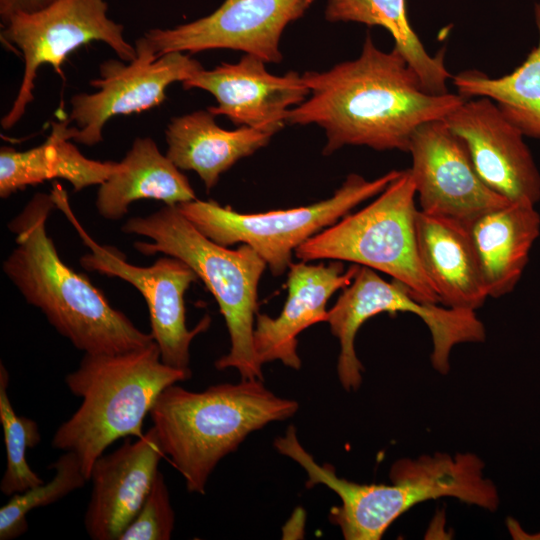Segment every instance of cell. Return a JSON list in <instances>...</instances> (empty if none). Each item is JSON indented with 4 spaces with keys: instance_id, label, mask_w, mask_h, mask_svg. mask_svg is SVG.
I'll return each instance as SVG.
<instances>
[{
    "instance_id": "obj_1",
    "label": "cell",
    "mask_w": 540,
    "mask_h": 540,
    "mask_svg": "<svg viewBox=\"0 0 540 540\" xmlns=\"http://www.w3.org/2000/svg\"><path fill=\"white\" fill-rule=\"evenodd\" d=\"M302 77L309 98L288 110L286 124L322 127L324 155L346 145L408 152L420 125L444 119L465 100L428 92L402 54L379 49L370 34L356 59Z\"/></svg>"
},
{
    "instance_id": "obj_2",
    "label": "cell",
    "mask_w": 540,
    "mask_h": 540,
    "mask_svg": "<svg viewBox=\"0 0 540 540\" xmlns=\"http://www.w3.org/2000/svg\"><path fill=\"white\" fill-rule=\"evenodd\" d=\"M56 208L50 194L36 193L9 223L16 246L3 261V272L26 302L41 310L56 331L87 354H115L154 341L86 276L60 258L46 231Z\"/></svg>"
},
{
    "instance_id": "obj_3",
    "label": "cell",
    "mask_w": 540,
    "mask_h": 540,
    "mask_svg": "<svg viewBox=\"0 0 540 540\" xmlns=\"http://www.w3.org/2000/svg\"><path fill=\"white\" fill-rule=\"evenodd\" d=\"M274 446L305 470L307 488L323 484L339 496L341 505L330 510L329 520L346 540H379L399 516L430 499L454 497L492 512L499 505L497 489L484 478V463L474 454L403 458L390 469L391 484H359L338 477L331 465L317 463L298 441L294 426Z\"/></svg>"
},
{
    "instance_id": "obj_4",
    "label": "cell",
    "mask_w": 540,
    "mask_h": 540,
    "mask_svg": "<svg viewBox=\"0 0 540 540\" xmlns=\"http://www.w3.org/2000/svg\"><path fill=\"white\" fill-rule=\"evenodd\" d=\"M296 401L276 396L263 380L242 379L194 392L172 384L150 417L160 446L189 492L205 494L209 476L227 454L265 425L292 417Z\"/></svg>"
},
{
    "instance_id": "obj_5",
    "label": "cell",
    "mask_w": 540,
    "mask_h": 540,
    "mask_svg": "<svg viewBox=\"0 0 540 540\" xmlns=\"http://www.w3.org/2000/svg\"><path fill=\"white\" fill-rule=\"evenodd\" d=\"M190 377L162 362L155 341L121 353H84L79 367L65 377L81 404L57 428L52 446L74 453L89 481L106 448L118 439L142 436L144 419L160 393Z\"/></svg>"
},
{
    "instance_id": "obj_6",
    "label": "cell",
    "mask_w": 540,
    "mask_h": 540,
    "mask_svg": "<svg viewBox=\"0 0 540 540\" xmlns=\"http://www.w3.org/2000/svg\"><path fill=\"white\" fill-rule=\"evenodd\" d=\"M121 229L151 240L134 242V248L141 254L162 253L185 262L214 296L231 342L229 352L216 360L215 367L234 368L241 379L263 380L253 339L257 289L267 266L261 256L247 244L229 249L213 242L176 205L130 218Z\"/></svg>"
},
{
    "instance_id": "obj_7",
    "label": "cell",
    "mask_w": 540,
    "mask_h": 540,
    "mask_svg": "<svg viewBox=\"0 0 540 540\" xmlns=\"http://www.w3.org/2000/svg\"><path fill=\"white\" fill-rule=\"evenodd\" d=\"M416 197L410 170L401 171L371 203L312 236L294 253L300 261H347L383 272L420 301L439 304L418 255Z\"/></svg>"
},
{
    "instance_id": "obj_8",
    "label": "cell",
    "mask_w": 540,
    "mask_h": 540,
    "mask_svg": "<svg viewBox=\"0 0 540 540\" xmlns=\"http://www.w3.org/2000/svg\"><path fill=\"white\" fill-rule=\"evenodd\" d=\"M401 171L374 179L349 174L333 196L320 202L261 213H239L217 202L195 199L177 204L178 210L206 237L228 247H252L279 276L289 269L293 251L312 236L335 224L356 206L380 194Z\"/></svg>"
},
{
    "instance_id": "obj_9",
    "label": "cell",
    "mask_w": 540,
    "mask_h": 540,
    "mask_svg": "<svg viewBox=\"0 0 540 540\" xmlns=\"http://www.w3.org/2000/svg\"><path fill=\"white\" fill-rule=\"evenodd\" d=\"M105 0H56L31 13H17L1 25V40L17 48L23 57L24 73L17 96L2 118L11 129L33 101L39 68L49 64L62 74L61 66L75 49L93 41L108 45L124 62L137 57L136 47L126 41L124 27L107 15Z\"/></svg>"
},
{
    "instance_id": "obj_10",
    "label": "cell",
    "mask_w": 540,
    "mask_h": 540,
    "mask_svg": "<svg viewBox=\"0 0 540 540\" xmlns=\"http://www.w3.org/2000/svg\"><path fill=\"white\" fill-rule=\"evenodd\" d=\"M384 312H409L424 321L432 336L431 363L442 374L449 371L455 345L483 342L486 338L485 327L475 311L420 301L401 283L388 282L375 270L359 266L350 285L328 310L326 322L340 344L339 373L351 376L362 369L354 347L356 334L365 321Z\"/></svg>"
},
{
    "instance_id": "obj_11",
    "label": "cell",
    "mask_w": 540,
    "mask_h": 540,
    "mask_svg": "<svg viewBox=\"0 0 540 540\" xmlns=\"http://www.w3.org/2000/svg\"><path fill=\"white\" fill-rule=\"evenodd\" d=\"M50 195L56 208L62 211L89 249L80 258V265L85 270L117 277L134 286L146 301L150 333L160 349L162 362L191 373L190 344L210 325V318L206 316L193 329L186 326L184 295L197 280L196 273L182 260L167 255L158 258L151 266L130 264L118 249L97 243L87 233L71 209L67 192L59 183L53 184Z\"/></svg>"
},
{
    "instance_id": "obj_12",
    "label": "cell",
    "mask_w": 540,
    "mask_h": 540,
    "mask_svg": "<svg viewBox=\"0 0 540 540\" xmlns=\"http://www.w3.org/2000/svg\"><path fill=\"white\" fill-rule=\"evenodd\" d=\"M135 47L137 57L131 62L109 59L100 64V77L90 81L96 92L72 96L67 118L71 141L87 146L101 142L103 127L112 117L160 105L171 84L182 83L203 68L183 52L157 57L144 36Z\"/></svg>"
},
{
    "instance_id": "obj_13",
    "label": "cell",
    "mask_w": 540,
    "mask_h": 540,
    "mask_svg": "<svg viewBox=\"0 0 540 540\" xmlns=\"http://www.w3.org/2000/svg\"><path fill=\"white\" fill-rule=\"evenodd\" d=\"M315 0H225L210 15L173 28H153L143 36L157 57L170 52L232 49L265 63H279L281 35Z\"/></svg>"
},
{
    "instance_id": "obj_14",
    "label": "cell",
    "mask_w": 540,
    "mask_h": 540,
    "mask_svg": "<svg viewBox=\"0 0 540 540\" xmlns=\"http://www.w3.org/2000/svg\"><path fill=\"white\" fill-rule=\"evenodd\" d=\"M408 152L419 209L424 212L469 225L481 214L510 202L481 180L464 141L444 119L420 125Z\"/></svg>"
},
{
    "instance_id": "obj_15",
    "label": "cell",
    "mask_w": 540,
    "mask_h": 540,
    "mask_svg": "<svg viewBox=\"0 0 540 540\" xmlns=\"http://www.w3.org/2000/svg\"><path fill=\"white\" fill-rule=\"evenodd\" d=\"M465 143L473 166L492 191L510 202L540 200V172L524 135L487 97L465 99L444 118Z\"/></svg>"
},
{
    "instance_id": "obj_16",
    "label": "cell",
    "mask_w": 540,
    "mask_h": 540,
    "mask_svg": "<svg viewBox=\"0 0 540 540\" xmlns=\"http://www.w3.org/2000/svg\"><path fill=\"white\" fill-rule=\"evenodd\" d=\"M182 86L211 93L217 101L216 106L208 108L213 115H224L235 125L273 134L286 124L290 107L310 95L302 75L295 71L273 75L262 59L251 54H245L235 64L222 63L212 70L202 68Z\"/></svg>"
},
{
    "instance_id": "obj_17",
    "label": "cell",
    "mask_w": 540,
    "mask_h": 540,
    "mask_svg": "<svg viewBox=\"0 0 540 540\" xmlns=\"http://www.w3.org/2000/svg\"><path fill=\"white\" fill-rule=\"evenodd\" d=\"M165 456L151 427L135 441L100 456L89 481L92 491L84 526L93 540H119L144 503Z\"/></svg>"
},
{
    "instance_id": "obj_18",
    "label": "cell",
    "mask_w": 540,
    "mask_h": 540,
    "mask_svg": "<svg viewBox=\"0 0 540 540\" xmlns=\"http://www.w3.org/2000/svg\"><path fill=\"white\" fill-rule=\"evenodd\" d=\"M360 265L353 264L347 271L341 261L309 264L291 263L288 274V296L280 315L276 318L256 315L254 348L263 365L275 360L298 370L301 360L297 354V336L318 322H326V305L339 289L352 282Z\"/></svg>"
},
{
    "instance_id": "obj_19",
    "label": "cell",
    "mask_w": 540,
    "mask_h": 540,
    "mask_svg": "<svg viewBox=\"0 0 540 540\" xmlns=\"http://www.w3.org/2000/svg\"><path fill=\"white\" fill-rule=\"evenodd\" d=\"M417 249L423 270L445 307L472 310L488 297L467 224L418 209Z\"/></svg>"
},
{
    "instance_id": "obj_20",
    "label": "cell",
    "mask_w": 540,
    "mask_h": 540,
    "mask_svg": "<svg viewBox=\"0 0 540 540\" xmlns=\"http://www.w3.org/2000/svg\"><path fill=\"white\" fill-rule=\"evenodd\" d=\"M208 109L173 117L165 130L167 157L182 170L195 171L209 192L237 161L266 146L271 132L240 126L225 130Z\"/></svg>"
},
{
    "instance_id": "obj_21",
    "label": "cell",
    "mask_w": 540,
    "mask_h": 540,
    "mask_svg": "<svg viewBox=\"0 0 540 540\" xmlns=\"http://www.w3.org/2000/svg\"><path fill=\"white\" fill-rule=\"evenodd\" d=\"M488 297L513 291L540 234L535 205L508 202L487 211L469 225Z\"/></svg>"
},
{
    "instance_id": "obj_22",
    "label": "cell",
    "mask_w": 540,
    "mask_h": 540,
    "mask_svg": "<svg viewBox=\"0 0 540 540\" xmlns=\"http://www.w3.org/2000/svg\"><path fill=\"white\" fill-rule=\"evenodd\" d=\"M119 164L97 192L96 209L106 219L122 218L137 200L154 199L173 206L197 199L188 178L150 137L136 138Z\"/></svg>"
},
{
    "instance_id": "obj_23",
    "label": "cell",
    "mask_w": 540,
    "mask_h": 540,
    "mask_svg": "<svg viewBox=\"0 0 540 540\" xmlns=\"http://www.w3.org/2000/svg\"><path fill=\"white\" fill-rule=\"evenodd\" d=\"M68 126L67 120L53 122L46 141L26 151L1 147V198L52 179H64L74 191H80L102 184L119 168V162H101L84 156L71 142Z\"/></svg>"
},
{
    "instance_id": "obj_24",
    "label": "cell",
    "mask_w": 540,
    "mask_h": 540,
    "mask_svg": "<svg viewBox=\"0 0 540 540\" xmlns=\"http://www.w3.org/2000/svg\"><path fill=\"white\" fill-rule=\"evenodd\" d=\"M325 18L330 22L383 27L428 92H449L447 81L453 76L444 64V52L434 56L428 53L409 22L405 0H327Z\"/></svg>"
},
{
    "instance_id": "obj_25",
    "label": "cell",
    "mask_w": 540,
    "mask_h": 540,
    "mask_svg": "<svg viewBox=\"0 0 540 540\" xmlns=\"http://www.w3.org/2000/svg\"><path fill=\"white\" fill-rule=\"evenodd\" d=\"M538 43L511 73L490 77L465 70L452 77L464 99L487 97L524 136L540 140V3L534 7Z\"/></svg>"
},
{
    "instance_id": "obj_26",
    "label": "cell",
    "mask_w": 540,
    "mask_h": 540,
    "mask_svg": "<svg viewBox=\"0 0 540 540\" xmlns=\"http://www.w3.org/2000/svg\"><path fill=\"white\" fill-rule=\"evenodd\" d=\"M49 468L55 470L50 481L11 495L1 507L0 540H12L23 535L28 530V513L60 500L88 481L80 460L72 452H64Z\"/></svg>"
},
{
    "instance_id": "obj_27",
    "label": "cell",
    "mask_w": 540,
    "mask_h": 540,
    "mask_svg": "<svg viewBox=\"0 0 540 540\" xmlns=\"http://www.w3.org/2000/svg\"><path fill=\"white\" fill-rule=\"evenodd\" d=\"M9 373L0 363V423L6 448V468L0 482L3 494L11 496L23 492L44 481L26 460L28 449L41 440L38 424L25 416L16 414L8 396Z\"/></svg>"
},
{
    "instance_id": "obj_28",
    "label": "cell",
    "mask_w": 540,
    "mask_h": 540,
    "mask_svg": "<svg viewBox=\"0 0 540 540\" xmlns=\"http://www.w3.org/2000/svg\"><path fill=\"white\" fill-rule=\"evenodd\" d=\"M174 525L175 514L168 487L159 471L139 512L119 540H169Z\"/></svg>"
},
{
    "instance_id": "obj_29",
    "label": "cell",
    "mask_w": 540,
    "mask_h": 540,
    "mask_svg": "<svg viewBox=\"0 0 540 540\" xmlns=\"http://www.w3.org/2000/svg\"><path fill=\"white\" fill-rule=\"evenodd\" d=\"M55 1L56 0H0L1 25L5 24L14 14L35 12Z\"/></svg>"
}]
</instances>
